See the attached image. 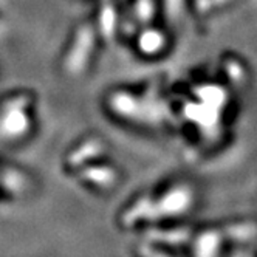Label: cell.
Instances as JSON below:
<instances>
[{
  "label": "cell",
  "instance_id": "cell-1",
  "mask_svg": "<svg viewBox=\"0 0 257 257\" xmlns=\"http://www.w3.org/2000/svg\"><path fill=\"white\" fill-rule=\"evenodd\" d=\"M146 257H166L164 254H155V252H148V249H146Z\"/></svg>",
  "mask_w": 257,
  "mask_h": 257
}]
</instances>
